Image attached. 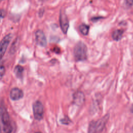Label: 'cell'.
<instances>
[{"instance_id": "8", "label": "cell", "mask_w": 133, "mask_h": 133, "mask_svg": "<svg viewBox=\"0 0 133 133\" xmlns=\"http://www.w3.org/2000/svg\"><path fill=\"white\" fill-rule=\"evenodd\" d=\"M23 96V92L21 89L18 87H14L10 90V97L12 100H18L22 98Z\"/></svg>"}, {"instance_id": "14", "label": "cell", "mask_w": 133, "mask_h": 133, "mask_svg": "<svg viewBox=\"0 0 133 133\" xmlns=\"http://www.w3.org/2000/svg\"><path fill=\"white\" fill-rule=\"evenodd\" d=\"M5 72V67L3 65H1V69H0V76H1V78H2L3 76L4 75Z\"/></svg>"}, {"instance_id": "1", "label": "cell", "mask_w": 133, "mask_h": 133, "mask_svg": "<svg viewBox=\"0 0 133 133\" xmlns=\"http://www.w3.org/2000/svg\"><path fill=\"white\" fill-rule=\"evenodd\" d=\"M1 133H11L12 126L9 114L3 100L1 104Z\"/></svg>"}, {"instance_id": "15", "label": "cell", "mask_w": 133, "mask_h": 133, "mask_svg": "<svg viewBox=\"0 0 133 133\" xmlns=\"http://www.w3.org/2000/svg\"><path fill=\"white\" fill-rule=\"evenodd\" d=\"M65 121V122L63 123V124H68V122H69L70 121V119H69V118L68 117H66L65 118H62L60 120V121Z\"/></svg>"}, {"instance_id": "9", "label": "cell", "mask_w": 133, "mask_h": 133, "mask_svg": "<svg viewBox=\"0 0 133 133\" xmlns=\"http://www.w3.org/2000/svg\"><path fill=\"white\" fill-rule=\"evenodd\" d=\"M74 102L78 105L82 104L85 100V96L83 92L77 91L75 92L73 95Z\"/></svg>"}, {"instance_id": "2", "label": "cell", "mask_w": 133, "mask_h": 133, "mask_svg": "<svg viewBox=\"0 0 133 133\" xmlns=\"http://www.w3.org/2000/svg\"><path fill=\"white\" fill-rule=\"evenodd\" d=\"M87 48L86 44L82 41L76 43L73 49V55L76 61H84L87 59Z\"/></svg>"}, {"instance_id": "6", "label": "cell", "mask_w": 133, "mask_h": 133, "mask_svg": "<svg viewBox=\"0 0 133 133\" xmlns=\"http://www.w3.org/2000/svg\"><path fill=\"white\" fill-rule=\"evenodd\" d=\"M11 34L9 33L7 35H6L3 39L1 41L0 43V56H1V59H2L4 55L8 46L9 45V42L11 41Z\"/></svg>"}, {"instance_id": "19", "label": "cell", "mask_w": 133, "mask_h": 133, "mask_svg": "<svg viewBox=\"0 0 133 133\" xmlns=\"http://www.w3.org/2000/svg\"><path fill=\"white\" fill-rule=\"evenodd\" d=\"M35 133H41V132H35Z\"/></svg>"}, {"instance_id": "10", "label": "cell", "mask_w": 133, "mask_h": 133, "mask_svg": "<svg viewBox=\"0 0 133 133\" xmlns=\"http://www.w3.org/2000/svg\"><path fill=\"white\" fill-rule=\"evenodd\" d=\"M14 72L17 77L22 78L23 76V73L24 72V68L20 65H17L14 68Z\"/></svg>"}, {"instance_id": "3", "label": "cell", "mask_w": 133, "mask_h": 133, "mask_svg": "<svg viewBox=\"0 0 133 133\" xmlns=\"http://www.w3.org/2000/svg\"><path fill=\"white\" fill-rule=\"evenodd\" d=\"M109 117V114H107L98 121L91 122L88 133H100L104 129Z\"/></svg>"}, {"instance_id": "7", "label": "cell", "mask_w": 133, "mask_h": 133, "mask_svg": "<svg viewBox=\"0 0 133 133\" xmlns=\"http://www.w3.org/2000/svg\"><path fill=\"white\" fill-rule=\"evenodd\" d=\"M35 38L36 43L42 47L47 45V40L44 32L41 29H37L35 32Z\"/></svg>"}, {"instance_id": "4", "label": "cell", "mask_w": 133, "mask_h": 133, "mask_svg": "<svg viewBox=\"0 0 133 133\" xmlns=\"http://www.w3.org/2000/svg\"><path fill=\"white\" fill-rule=\"evenodd\" d=\"M33 112L34 118L38 121L43 118L44 108L42 103L39 100L35 101L32 105Z\"/></svg>"}, {"instance_id": "16", "label": "cell", "mask_w": 133, "mask_h": 133, "mask_svg": "<svg viewBox=\"0 0 133 133\" xmlns=\"http://www.w3.org/2000/svg\"><path fill=\"white\" fill-rule=\"evenodd\" d=\"M102 18V17H99V16H98V17H92L91 18V20H92V21H98V20H99V19H101Z\"/></svg>"}, {"instance_id": "12", "label": "cell", "mask_w": 133, "mask_h": 133, "mask_svg": "<svg viewBox=\"0 0 133 133\" xmlns=\"http://www.w3.org/2000/svg\"><path fill=\"white\" fill-rule=\"evenodd\" d=\"M78 29H79V31H80V32L82 34H83L84 35H86L88 34V32H89V25L86 23H81L79 25Z\"/></svg>"}, {"instance_id": "17", "label": "cell", "mask_w": 133, "mask_h": 133, "mask_svg": "<svg viewBox=\"0 0 133 133\" xmlns=\"http://www.w3.org/2000/svg\"><path fill=\"white\" fill-rule=\"evenodd\" d=\"M5 14H6L5 11L4 9H1V18L4 17L5 16Z\"/></svg>"}, {"instance_id": "5", "label": "cell", "mask_w": 133, "mask_h": 133, "mask_svg": "<svg viewBox=\"0 0 133 133\" xmlns=\"http://www.w3.org/2000/svg\"><path fill=\"white\" fill-rule=\"evenodd\" d=\"M59 23L62 31L64 34H66L69 27V21L65 11L62 8H61L60 11Z\"/></svg>"}, {"instance_id": "18", "label": "cell", "mask_w": 133, "mask_h": 133, "mask_svg": "<svg viewBox=\"0 0 133 133\" xmlns=\"http://www.w3.org/2000/svg\"><path fill=\"white\" fill-rule=\"evenodd\" d=\"M131 111H132V113H133V106H132V108H131Z\"/></svg>"}, {"instance_id": "13", "label": "cell", "mask_w": 133, "mask_h": 133, "mask_svg": "<svg viewBox=\"0 0 133 133\" xmlns=\"http://www.w3.org/2000/svg\"><path fill=\"white\" fill-rule=\"evenodd\" d=\"M18 38H16L15 39V41H14L13 43L11 45V46L10 48V52L11 53V54H13L14 53L16 49H17V46L18 45Z\"/></svg>"}, {"instance_id": "11", "label": "cell", "mask_w": 133, "mask_h": 133, "mask_svg": "<svg viewBox=\"0 0 133 133\" xmlns=\"http://www.w3.org/2000/svg\"><path fill=\"white\" fill-rule=\"evenodd\" d=\"M123 31L121 29H116L114 30L112 34V37L115 41H118L120 40L123 36Z\"/></svg>"}]
</instances>
